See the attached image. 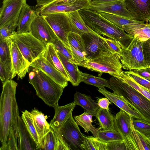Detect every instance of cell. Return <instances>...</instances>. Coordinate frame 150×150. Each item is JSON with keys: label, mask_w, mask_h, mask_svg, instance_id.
<instances>
[{"label": "cell", "mask_w": 150, "mask_h": 150, "mask_svg": "<svg viewBox=\"0 0 150 150\" xmlns=\"http://www.w3.org/2000/svg\"><path fill=\"white\" fill-rule=\"evenodd\" d=\"M18 83L12 79L3 82L0 98V140L6 144L11 129L13 128L18 138V108L16 99Z\"/></svg>", "instance_id": "obj_1"}, {"label": "cell", "mask_w": 150, "mask_h": 150, "mask_svg": "<svg viewBox=\"0 0 150 150\" xmlns=\"http://www.w3.org/2000/svg\"><path fill=\"white\" fill-rule=\"evenodd\" d=\"M85 24L92 30L100 35L115 40L121 45L122 48H126L134 37L126 33L120 28L105 19L99 13L89 8L78 11Z\"/></svg>", "instance_id": "obj_2"}, {"label": "cell", "mask_w": 150, "mask_h": 150, "mask_svg": "<svg viewBox=\"0 0 150 150\" xmlns=\"http://www.w3.org/2000/svg\"><path fill=\"white\" fill-rule=\"evenodd\" d=\"M29 71V83L37 96L49 106L58 104L64 88L36 68L30 66Z\"/></svg>", "instance_id": "obj_3"}, {"label": "cell", "mask_w": 150, "mask_h": 150, "mask_svg": "<svg viewBox=\"0 0 150 150\" xmlns=\"http://www.w3.org/2000/svg\"><path fill=\"white\" fill-rule=\"evenodd\" d=\"M114 93L122 97L143 119L150 122V100L126 83L112 76L109 80Z\"/></svg>", "instance_id": "obj_4"}, {"label": "cell", "mask_w": 150, "mask_h": 150, "mask_svg": "<svg viewBox=\"0 0 150 150\" xmlns=\"http://www.w3.org/2000/svg\"><path fill=\"white\" fill-rule=\"evenodd\" d=\"M8 37L17 45L30 64L41 55L46 47L45 44L34 37L30 32L18 33L16 31Z\"/></svg>", "instance_id": "obj_5"}, {"label": "cell", "mask_w": 150, "mask_h": 150, "mask_svg": "<svg viewBox=\"0 0 150 150\" xmlns=\"http://www.w3.org/2000/svg\"><path fill=\"white\" fill-rule=\"evenodd\" d=\"M143 42L134 37L129 46L122 48L120 59L122 68L128 70L147 68L142 47Z\"/></svg>", "instance_id": "obj_6"}, {"label": "cell", "mask_w": 150, "mask_h": 150, "mask_svg": "<svg viewBox=\"0 0 150 150\" xmlns=\"http://www.w3.org/2000/svg\"><path fill=\"white\" fill-rule=\"evenodd\" d=\"M120 60V56L115 53L89 60L81 66L100 73H107L119 75L122 68Z\"/></svg>", "instance_id": "obj_7"}, {"label": "cell", "mask_w": 150, "mask_h": 150, "mask_svg": "<svg viewBox=\"0 0 150 150\" xmlns=\"http://www.w3.org/2000/svg\"><path fill=\"white\" fill-rule=\"evenodd\" d=\"M54 32L58 38L71 50L68 36L73 32L72 25L66 13H57L42 16Z\"/></svg>", "instance_id": "obj_8"}, {"label": "cell", "mask_w": 150, "mask_h": 150, "mask_svg": "<svg viewBox=\"0 0 150 150\" xmlns=\"http://www.w3.org/2000/svg\"><path fill=\"white\" fill-rule=\"evenodd\" d=\"M81 36L85 44L86 57L88 60L116 53L108 45L104 37L95 32L84 33Z\"/></svg>", "instance_id": "obj_9"}, {"label": "cell", "mask_w": 150, "mask_h": 150, "mask_svg": "<svg viewBox=\"0 0 150 150\" xmlns=\"http://www.w3.org/2000/svg\"><path fill=\"white\" fill-rule=\"evenodd\" d=\"M78 125L71 114L58 131L69 150H84V136Z\"/></svg>", "instance_id": "obj_10"}, {"label": "cell", "mask_w": 150, "mask_h": 150, "mask_svg": "<svg viewBox=\"0 0 150 150\" xmlns=\"http://www.w3.org/2000/svg\"><path fill=\"white\" fill-rule=\"evenodd\" d=\"M133 117L120 109L114 117L115 129L122 135L128 150H139L133 130Z\"/></svg>", "instance_id": "obj_11"}, {"label": "cell", "mask_w": 150, "mask_h": 150, "mask_svg": "<svg viewBox=\"0 0 150 150\" xmlns=\"http://www.w3.org/2000/svg\"><path fill=\"white\" fill-rule=\"evenodd\" d=\"M91 0H76L64 1L62 0H54L40 9L41 16L57 13H69L84 8H89Z\"/></svg>", "instance_id": "obj_12"}, {"label": "cell", "mask_w": 150, "mask_h": 150, "mask_svg": "<svg viewBox=\"0 0 150 150\" xmlns=\"http://www.w3.org/2000/svg\"><path fill=\"white\" fill-rule=\"evenodd\" d=\"M30 33L46 45L53 44L58 38L44 17L38 14H36L31 24Z\"/></svg>", "instance_id": "obj_13"}, {"label": "cell", "mask_w": 150, "mask_h": 150, "mask_svg": "<svg viewBox=\"0 0 150 150\" xmlns=\"http://www.w3.org/2000/svg\"><path fill=\"white\" fill-rule=\"evenodd\" d=\"M6 39L11 55L13 72L12 79L17 75L18 79H22L29 72L30 64L23 56L17 45L8 37Z\"/></svg>", "instance_id": "obj_14"}, {"label": "cell", "mask_w": 150, "mask_h": 150, "mask_svg": "<svg viewBox=\"0 0 150 150\" xmlns=\"http://www.w3.org/2000/svg\"><path fill=\"white\" fill-rule=\"evenodd\" d=\"M89 9L98 12L110 13L135 20L132 13L127 9L124 0L102 3L91 0Z\"/></svg>", "instance_id": "obj_15"}, {"label": "cell", "mask_w": 150, "mask_h": 150, "mask_svg": "<svg viewBox=\"0 0 150 150\" xmlns=\"http://www.w3.org/2000/svg\"><path fill=\"white\" fill-rule=\"evenodd\" d=\"M0 10V28L13 21H18L26 0H3Z\"/></svg>", "instance_id": "obj_16"}, {"label": "cell", "mask_w": 150, "mask_h": 150, "mask_svg": "<svg viewBox=\"0 0 150 150\" xmlns=\"http://www.w3.org/2000/svg\"><path fill=\"white\" fill-rule=\"evenodd\" d=\"M30 66L41 71L64 88L68 85L67 80L59 71L53 67L42 54L32 62Z\"/></svg>", "instance_id": "obj_17"}, {"label": "cell", "mask_w": 150, "mask_h": 150, "mask_svg": "<svg viewBox=\"0 0 150 150\" xmlns=\"http://www.w3.org/2000/svg\"><path fill=\"white\" fill-rule=\"evenodd\" d=\"M127 9L135 20L147 23L150 18V0H124Z\"/></svg>", "instance_id": "obj_18"}, {"label": "cell", "mask_w": 150, "mask_h": 150, "mask_svg": "<svg viewBox=\"0 0 150 150\" xmlns=\"http://www.w3.org/2000/svg\"><path fill=\"white\" fill-rule=\"evenodd\" d=\"M76 105L73 102L62 106L56 105L53 107L55 110L54 115L50 124L54 131H58L69 117Z\"/></svg>", "instance_id": "obj_19"}, {"label": "cell", "mask_w": 150, "mask_h": 150, "mask_svg": "<svg viewBox=\"0 0 150 150\" xmlns=\"http://www.w3.org/2000/svg\"><path fill=\"white\" fill-rule=\"evenodd\" d=\"M98 90L112 102L129 114L133 118L143 119L142 116L138 112L130 107L125 100L118 95L109 91L104 87L99 88Z\"/></svg>", "instance_id": "obj_20"}, {"label": "cell", "mask_w": 150, "mask_h": 150, "mask_svg": "<svg viewBox=\"0 0 150 150\" xmlns=\"http://www.w3.org/2000/svg\"><path fill=\"white\" fill-rule=\"evenodd\" d=\"M18 131L19 150H39V147L28 132L21 117L18 118Z\"/></svg>", "instance_id": "obj_21"}, {"label": "cell", "mask_w": 150, "mask_h": 150, "mask_svg": "<svg viewBox=\"0 0 150 150\" xmlns=\"http://www.w3.org/2000/svg\"><path fill=\"white\" fill-rule=\"evenodd\" d=\"M36 15L34 11L26 4L22 8L20 14L17 33H30L31 25Z\"/></svg>", "instance_id": "obj_22"}, {"label": "cell", "mask_w": 150, "mask_h": 150, "mask_svg": "<svg viewBox=\"0 0 150 150\" xmlns=\"http://www.w3.org/2000/svg\"><path fill=\"white\" fill-rule=\"evenodd\" d=\"M30 113L40 144L43 137L52 128L46 120L47 116L45 115L41 111L34 108L30 112Z\"/></svg>", "instance_id": "obj_23"}, {"label": "cell", "mask_w": 150, "mask_h": 150, "mask_svg": "<svg viewBox=\"0 0 150 150\" xmlns=\"http://www.w3.org/2000/svg\"><path fill=\"white\" fill-rule=\"evenodd\" d=\"M122 28L131 36L142 42L150 38V27L147 23H132L124 25Z\"/></svg>", "instance_id": "obj_24"}, {"label": "cell", "mask_w": 150, "mask_h": 150, "mask_svg": "<svg viewBox=\"0 0 150 150\" xmlns=\"http://www.w3.org/2000/svg\"><path fill=\"white\" fill-rule=\"evenodd\" d=\"M42 55L53 67L61 73L68 81H70L68 74L52 44H49L46 45Z\"/></svg>", "instance_id": "obj_25"}, {"label": "cell", "mask_w": 150, "mask_h": 150, "mask_svg": "<svg viewBox=\"0 0 150 150\" xmlns=\"http://www.w3.org/2000/svg\"><path fill=\"white\" fill-rule=\"evenodd\" d=\"M58 56L62 62L69 76L70 82L74 86H78L81 81V73L78 65L70 62L68 59L59 51L56 50Z\"/></svg>", "instance_id": "obj_26"}, {"label": "cell", "mask_w": 150, "mask_h": 150, "mask_svg": "<svg viewBox=\"0 0 150 150\" xmlns=\"http://www.w3.org/2000/svg\"><path fill=\"white\" fill-rule=\"evenodd\" d=\"M74 104L82 107L85 112L96 116L98 110L99 108L98 103L91 97L77 91L74 96Z\"/></svg>", "instance_id": "obj_27"}, {"label": "cell", "mask_w": 150, "mask_h": 150, "mask_svg": "<svg viewBox=\"0 0 150 150\" xmlns=\"http://www.w3.org/2000/svg\"><path fill=\"white\" fill-rule=\"evenodd\" d=\"M109 110L99 108L96 112L95 117L98 121L100 128L103 130H115L114 117Z\"/></svg>", "instance_id": "obj_28"}, {"label": "cell", "mask_w": 150, "mask_h": 150, "mask_svg": "<svg viewBox=\"0 0 150 150\" xmlns=\"http://www.w3.org/2000/svg\"><path fill=\"white\" fill-rule=\"evenodd\" d=\"M73 28V32L81 36L83 34L94 32L85 23L78 11L67 13Z\"/></svg>", "instance_id": "obj_29"}, {"label": "cell", "mask_w": 150, "mask_h": 150, "mask_svg": "<svg viewBox=\"0 0 150 150\" xmlns=\"http://www.w3.org/2000/svg\"><path fill=\"white\" fill-rule=\"evenodd\" d=\"M110 74L128 84L150 100V90L139 84L122 70L119 75L113 74Z\"/></svg>", "instance_id": "obj_30"}, {"label": "cell", "mask_w": 150, "mask_h": 150, "mask_svg": "<svg viewBox=\"0 0 150 150\" xmlns=\"http://www.w3.org/2000/svg\"><path fill=\"white\" fill-rule=\"evenodd\" d=\"M93 116L85 112L82 114L74 117V120L77 124L83 128L85 132L88 133L90 132L93 136L97 138L98 128H96L92 124Z\"/></svg>", "instance_id": "obj_31"}, {"label": "cell", "mask_w": 150, "mask_h": 150, "mask_svg": "<svg viewBox=\"0 0 150 150\" xmlns=\"http://www.w3.org/2000/svg\"><path fill=\"white\" fill-rule=\"evenodd\" d=\"M99 14L115 25L122 28L123 26L132 23H144V22L133 20L122 16L104 12H98Z\"/></svg>", "instance_id": "obj_32"}, {"label": "cell", "mask_w": 150, "mask_h": 150, "mask_svg": "<svg viewBox=\"0 0 150 150\" xmlns=\"http://www.w3.org/2000/svg\"><path fill=\"white\" fill-rule=\"evenodd\" d=\"M81 81L86 84L95 86L99 88L106 87L110 88L109 80L100 76H96L86 73H81Z\"/></svg>", "instance_id": "obj_33"}, {"label": "cell", "mask_w": 150, "mask_h": 150, "mask_svg": "<svg viewBox=\"0 0 150 150\" xmlns=\"http://www.w3.org/2000/svg\"><path fill=\"white\" fill-rule=\"evenodd\" d=\"M97 138L106 143L124 140L122 135L116 130H105L100 128L98 129Z\"/></svg>", "instance_id": "obj_34"}, {"label": "cell", "mask_w": 150, "mask_h": 150, "mask_svg": "<svg viewBox=\"0 0 150 150\" xmlns=\"http://www.w3.org/2000/svg\"><path fill=\"white\" fill-rule=\"evenodd\" d=\"M83 148L84 150H106V143L94 137L84 136Z\"/></svg>", "instance_id": "obj_35"}, {"label": "cell", "mask_w": 150, "mask_h": 150, "mask_svg": "<svg viewBox=\"0 0 150 150\" xmlns=\"http://www.w3.org/2000/svg\"><path fill=\"white\" fill-rule=\"evenodd\" d=\"M22 112V119L31 137L39 148V139L30 112L25 110Z\"/></svg>", "instance_id": "obj_36"}, {"label": "cell", "mask_w": 150, "mask_h": 150, "mask_svg": "<svg viewBox=\"0 0 150 150\" xmlns=\"http://www.w3.org/2000/svg\"><path fill=\"white\" fill-rule=\"evenodd\" d=\"M56 142L55 132L52 128L42 138L39 150H55Z\"/></svg>", "instance_id": "obj_37"}, {"label": "cell", "mask_w": 150, "mask_h": 150, "mask_svg": "<svg viewBox=\"0 0 150 150\" xmlns=\"http://www.w3.org/2000/svg\"><path fill=\"white\" fill-rule=\"evenodd\" d=\"M70 46L80 50L86 55V50L84 41L82 36L73 32H70L68 36Z\"/></svg>", "instance_id": "obj_38"}, {"label": "cell", "mask_w": 150, "mask_h": 150, "mask_svg": "<svg viewBox=\"0 0 150 150\" xmlns=\"http://www.w3.org/2000/svg\"><path fill=\"white\" fill-rule=\"evenodd\" d=\"M13 75L11 60L0 61V77L3 82L12 79Z\"/></svg>", "instance_id": "obj_39"}, {"label": "cell", "mask_w": 150, "mask_h": 150, "mask_svg": "<svg viewBox=\"0 0 150 150\" xmlns=\"http://www.w3.org/2000/svg\"><path fill=\"white\" fill-rule=\"evenodd\" d=\"M132 123L135 130L147 137L150 136V122L144 119H133Z\"/></svg>", "instance_id": "obj_40"}, {"label": "cell", "mask_w": 150, "mask_h": 150, "mask_svg": "<svg viewBox=\"0 0 150 150\" xmlns=\"http://www.w3.org/2000/svg\"><path fill=\"white\" fill-rule=\"evenodd\" d=\"M17 137L13 128H11L8 136L6 144L1 146L0 150H18L17 145Z\"/></svg>", "instance_id": "obj_41"}, {"label": "cell", "mask_w": 150, "mask_h": 150, "mask_svg": "<svg viewBox=\"0 0 150 150\" xmlns=\"http://www.w3.org/2000/svg\"><path fill=\"white\" fill-rule=\"evenodd\" d=\"M18 21H12L0 28V39L6 38L16 31Z\"/></svg>", "instance_id": "obj_42"}, {"label": "cell", "mask_w": 150, "mask_h": 150, "mask_svg": "<svg viewBox=\"0 0 150 150\" xmlns=\"http://www.w3.org/2000/svg\"><path fill=\"white\" fill-rule=\"evenodd\" d=\"M0 61L11 60L9 47L6 38L0 39Z\"/></svg>", "instance_id": "obj_43"}, {"label": "cell", "mask_w": 150, "mask_h": 150, "mask_svg": "<svg viewBox=\"0 0 150 150\" xmlns=\"http://www.w3.org/2000/svg\"><path fill=\"white\" fill-rule=\"evenodd\" d=\"M70 48L72 53V60L71 63H74L78 66H80L86 62L88 60L86 55L82 52L71 46Z\"/></svg>", "instance_id": "obj_44"}, {"label": "cell", "mask_w": 150, "mask_h": 150, "mask_svg": "<svg viewBox=\"0 0 150 150\" xmlns=\"http://www.w3.org/2000/svg\"><path fill=\"white\" fill-rule=\"evenodd\" d=\"M53 44L56 50L66 57L69 62H71L72 57L71 51L67 48L58 38L57 39Z\"/></svg>", "instance_id": "obj_45"}, {"label": "cell", "mask_w": 150, "mask_h": 150, "mask_svg": "<svg viewBox=\"0 0 150 150\" xmlns=\"http://www.w3.org/2000/svg\"><path fill=\"white\" fill-rule=\"evenodd\" d=\"M124 71L139 84L150 90V81H149L140 76L132 70Z\"/></svg>", "instance_id": "obj_46"}, {"label": "cell", "mask_w": 150, "mask_h": 150, "mask_svg": "<svg viewBox=\"0 0 150 150\" xmlns=\"http://www.w3.org/2000/svg\"><path fill=\"white\" fill-rule=\"evenodd\" d=\"M139 143V150H150V140L144 135L136 130Z\"/></svg>", "instance_id": "obj_47"}, {"label": "cell", "mask_w": 150, "mask_h": 150, "mask_svg": "<svg viewBox=\"0 0 150 150\" xmlns=\"http://www.w3.org/2000/svg\"><path fill=\"white\" fill-rule=\"evenodd\" d=\"M106 150H128L124 141H118L106 143Z\"/></svg>", "instance_id": "obj_48"}, {"label": "cell", "mask_w": 150, "mask_h": 150, "mask_svg": "<svg viewBox=\"0 0 150 150\" xmlns=\"http://www.w3.org/2000/svg\"><path fill=\"white\" fill-rule=\"evenodd\" d=\"M142 47L145 62L147 68L150 69V38L143 42Z\"/></svg>", "instance_id": "obj_49"}, {"label": "cell", "mask_w": 150, "mask_h": 150, "mask_svg": "<svg viewBox=\"0 0 150 150\" xmlns=\"http://www.w3.org/2000/svg\"><path fill=\"white\" fill-rule=\"evenodd\" d=\"M104 39L109 46L115 52L120 56L122 47L120 43L117 40L109 38H104Z\"/></svg>", "instance_id": "obj_50"}, {"label": "cell", "mask_w": 150, "mask_h": 150, "mask_svg": "<svg viewBox=\"0 0 150 150\" xmlns=\"http://www.w3.org/2000/svg\"><path fill=\"white\" fill-rule=\"evenodd\" d=\"M54 131L56 140L55 150H69L58 131Z\"/></svg>", "instance_id": "obj_51"}, {"label": "cell", "mask_w": 150, "mask_h": 150, "mask_svg": "<svg viewBox=\"0 0 150 150\" xmlns=\"http://www.w3.org/2000/svg\"><path fill=\"white\" fill-rule=\"evenodd\" d=\"M134 73L145 78L150 81V69L148 68L133 69L132 70Z\"/></svg>", "instance_id": "obj_52"}, {"label": "cell", "mask_w": 150, "mask_h": 150, "mask_svg": "<svg viewBox=\"0 0 150 150\" xmlns=\"http://www.w3.org/2000/svg\"><path fill=\"white\" fill-rule=\"evenodd\" d=\"M109 100L107 98H102L99 99L97 103L99 108L109 110V106L111 103Z\"/></svg>", "instance_id": "obj_53"}, {"label": "cell", "mask_w": 150, "mask_h": 150, "mask_svg": "<svg viewBox=\"0 0 150 150\" xmlns=\"http://www.w3.org/2000/svg\"><path fill=\"white\" fill-rule=\"evenodd\" d=\"M54 0H36L37 4V6H42L52 2Z\"/></svg>", "instance_id": "obj_54"}, {"label": "cell", "mask_w": 150, "mask_h": 150, "mask_svg": "<svg viewBox=\"0 0 150 150\" xmlns=\"http://www.w3.org/2000/svg\"><path fill=\"white\" fill-rule=\"evenodd\" d=\"M95 2L98 3H106L114 1L119 0H91Z\"/></svg>", "instance_id": "obj_55"}, {"label": "cell", "mask_w": 150, "mask_h": 150, "mask_svg": "<svg viewBox=\"0 0 150 150\" xmlns=\"http://www.w3.org/2000/svg\"><path fill=\"white\" fill-rule=\"evenodd\" d=\"M64 1H71L76 0H63Z\"/></svg>", "instance_id": "obj_56"}, {"label": "cell", "mask_w": 150, "mask_h": 150, "mask_svg": "<svg viewBox=\"0 0 150 150\" xmlns=\"http://www.w3.org/2000/svg\"><path fill=\"white\" fill-rule=\"evenodd\" d=\"M149 23H147V24L150 27V20H149Z\"/></svg>", "instance_id": "obj_57"}, {"label": "cell", "mask_w": 150, "mask_h": 150, "mask_svg": "<svg viewBox=\"0 0 150 150\" xmlns=\"http://www.w3.org/2000/svg\"><path fill=\"white\" fill-rule=\"evenodd\" d=\"M148 137V138H149V139L150 140V136H149V137Z\"/></svg>", "instance_id": "obj_58"}, {"label": "cell", "mask_w": 150, "mask_h": 150, "mask_svg": "<svg viewBox=\"0 0 150 150\" xmlns=\"http://www.w3.org/2000/svg\"><path fill=\"white\" fill-rule=\"evenodd\" d=\"M149 20H150V19H149Z\"/></svg>", "instance_id": "obj_59"}]
</instances>
